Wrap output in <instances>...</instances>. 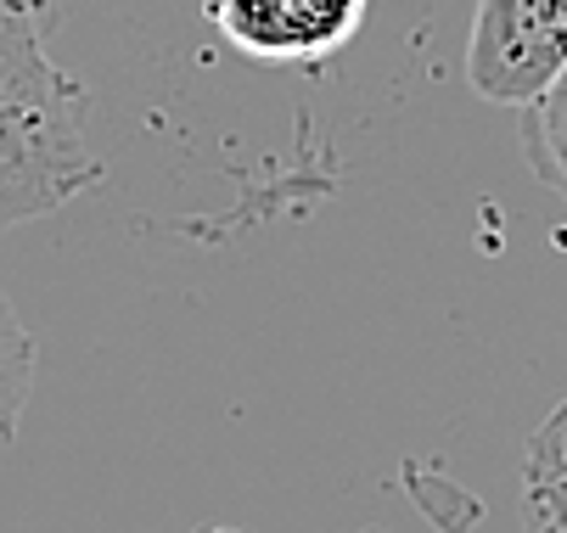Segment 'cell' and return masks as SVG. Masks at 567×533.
<instances>
[{"label":"cell","instance_id":"52a82bcc","mask_svg":"<svg viewBox=\"0 0 567 533\" xmlns=\"http://www.w3.org/2000/svg\"><path fill=\"white\" fill-rule=\"evenodd\" d=\"M208 533H236V527H208Z\"/></svg>","mask_w":567,"mask_h":533},{"label":"cell","instance_id":"6da1fadb","mask_svg":"<svg viewBox=\"0 0 567 533\" xmlns=\"http://www.w3.org/2000/svg\"><path fill=\"white\" fill-rule=\"evenodd\" d=\"M56 0H0V231L68 208L102 180L79 80L51 51Z\"/></svg>","mask_w":567,"mask_h":533},{"label":"cell","instance_id":"7a4b0ae2","mask_svg":"<svg viewBox=\"0 0 567 533\" xmlns=\"http://www.w3.org/2000/svg\"><path fill=\"white\" fill-rule=\"evenodd\" d=\"M567 67V0H477L466 85L489 107H528Z\"/></svg>","mask_w":567,"mask_h":533},{"label":"cell","instance_id":"8992f818","mask_svg":"<svg viewBox=\"0 0 567 533\" xmlns=\"http://www.w3.org/2000/svg\"><path fill=\"white\" fill-rule=\"evenodd\" d=\"M29 394H34V332L23 326L18 303L0 292V443L23 432Z\"/></svg>","mask_w":567,"mask_h":533},{"label":"cell","instance_id":"3957f363","mask_svg":"<svg viewBox=\"0 0 567 533\" xmlns=\"http://www.w3.org/2000/svg\"><path fill=\"white\" fill-rule=\"evenodd\" d=\"M203 18L254 62L320 67L365 29L371 0H203Z\"/></svg>","mask_w":567,"mask_h":533},{"label":"cell","instance_id":"5b68a950","mask_svg":"<svg viewBox=\"0 0 567 533\" xmlns=\"http://www.w3.org/2000/svg\"><path fill=\"white\" fill-rule=\"evenodd\" d=\"M523 151L534 175L567 197V67L523 107Z\"/></svg>","mask_w":567,"mask_h":533},{"label":"cell","instance_id":"277c9868","mask_svg":"<svg viewBox=\"0 0 567 533\" xmlns=\"http://www.w3.org/2000/svg\"><path fill=\"white\" fill-rule=\"evenodd\" d=\"M523 533H567V399L523 449Z\"/></svg>","mask_w":567,"mask_h":533}]
</instances>
